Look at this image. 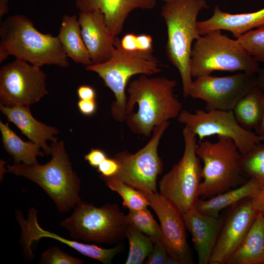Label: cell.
<instances>
[{
    "label": "cell",
    "instance_id": "obj_39",
    "mask_svg": "<svg viewBox=\"0 0 264 264\" xmlns=\"http://www.w3.org/2000/svg\"><path fill=\"white\" fill-rule=\"evenodd\" d=\"M77 92L79 98L81 100H95V91L89 86H80L78 88Z\"/></svg>",
    "mask_w": 264,
    "mask_h": 264
},
{
    "label": "cell",
    "instance_id": "obj_5",
    "mask_svg": "<svg viewBox=\"0 0 264 264\" xmlns=\"http://www.w3.org/2000/svg\"><path fill=\"white\" fill-rule=\"evenodd\" d=\"M110 58L107 62L86 66L103 80L106 86L114 93L115 100L111 105V115L119 122H125L127 98L126 89L130 79L136 74L148 76L161 71L159 62L152 52L130 51L122 48L120 40L116 37Z\"/></svg>",
    "mask_w": 264,
    "mask_h": 264
},
{
    "label": "cell",
    "instance_id": "obj_20",
    "mask_svg": "<svg viewBox=\"0 0 264 264\" xmlns=\"http://www.w3.org/2000/svg\"><path fill=\"white\" fill-rule=\"evenodd\" d=\"M197 26L201 36L210 31L224 30L231 32L237 39L255 28L264 26V7L253 12L233 14L222 11L216 5L213 15L198 22Z\"/></svg>",
    "mask_w": 264,
    "mask_h": 264
},
{
    "label": "cell",
    "instance_id": "obj_19",
    "mask_svg": "<svg viewBox=\"0 0 264 264\" xmlns=\"http://www.w3.org/2000/svg\"><path fill=\"white\" fill-rule=\"evenodd\" d=\"M156 0H76L80 11L96 9L103 14L107 28L114 37L122 31L124 23L130 13L136 9H152Z\"/></svg>",
    "mask_w": 264,
    "mask_h": 264
},
{
    "label": "cell",
    "instance_id": "obj_15",
    "mask_svg": "<svg viewBox=\"0 0 264 264\" xmlns=\"http://www.w3.org/2000/svg\"><path fill=\"white\" fill-rule=\"evenodd\" d=\"M228 208L209 264H225L240 246L258 214L252 206L250 197Z\"/></svg>",
    "mask_w": 264,
    "mask_h": 264
},
{
    "label": "cell",
    "instance_id": "obj_40",
    "mask_svg": "<svg viewBox=\"0 0 264 264\" xmlns=\"http://www.w3.org/2000/svg\"><path fill=\"white\" fill-rule=\"evenodd\" d=\"M257 86L264 92V68L260 69L257 73Z\"/></svg>",
    "mask_w": 264,
    "mask_h": 264
},
{
    "label": "cell",
    "instance_id": "obj_32",
    "mask_svg": "<svg viewBox=\"0 0 264 264\" xmlns=\"http://www.w3.org/2000/svg\"><path fill=\"white\" fill-rule=\"evenodd\" d=\"M152 37L145 34L137 35L133 33H128L120 40L122 48L130 51L152 52Z\"/></svg>",
    "mask_w": 264,
    "mask_h": 264
},
{
    "label": "cell",
    "instance_id": "obj_22",
    "mask_svg": "<svg viewBox=\"0 0 264 264\" xmlns=\"http://www.w3.org/2000/svg\"><path fill=\"white\" fill-rule=\"evenodd\" d=\"M224 264H264V215L258 213L251 228Z\"/></svg>",
    "mask_w": 264,
    "mask_h": 264
},
{
    "label": "cell",
    "instance_id": "obj_7",
    "mask_svg": "<svg viewBox=\"0 0 264 264\" xmlns=\"http://www.w3.org/2000/svg\"><path fill=\"white\" fill-rule=\"evenodd\" d=\"M218 141H199L196 154L203 162L199 197L207 199L243 184L242 154L230 137L217 136Z\"/></svg>",
    "mask_w": 264,
    "mask_h": 264
},
{
    "label": "cell",
    "instance_id": "obj_12",
    "mask_svg": "<svg viewBox=\"0 0 264 264\" xmlns=\"http://www.w3.org/2000/svg\"><path fill=\"white\" fill-rule=\"evenodd\" d=\"M41 67L16 59L0 70V104L8 107L29 106L48 92Z\"/></svg>",
    "mask_w": 264,
    "mask_h": 264
},
{
    "label": "cell",
    "instance_id": "obj_18",
    "mask_svg": "<svg viewBox=\"0 0 264 264\" xmlns=\"http://www.w3.org/2000/svg\"><path fill=\"white\" fill-rule=\"evenodd\" d=\"M186 229L191 234L198 264H209L223 218L204 215L194 207L182 213Z\"/></svg>",
    "mask_w": 264,
    "mask_h": 264
},
{
    "label": "cell",
    "instance_id": "obj_44",
    "mask_svg": "<svg viewBox=\"0 0 264 264\" xmlns=\"http://www.w3.org/2000/svg\"></svg>",
    "mask_w": 264,
    "mask_h": 264
},
{
    "label": "cell",
    "instance_id": "obj_38",
    "mask_svg": "<svg viewBox=\"0 0 264 264\" xmlns=\"http://www.w3.org/2000/svg\"><path fill=\"white\" fill-rule=\"evenodd\" d=\"M95 100L80 99L77 103L78 108L80 112L86 116L93 115L96 110Z\"/></svg>",
    "mask_w": 264,
    "mask_h": 264
},
{
    "label": "cell",
    "instance_id": "obj_4",
    "mask_svg": "<svg viewBox=\"0 0 264 264\" xmlns=\"http://www.w3.org/2000/svg\"><path fill=\"white\" fill-rule=\"evenodd\" d=\"M208 7L206 0H167L162 6L167 30L166 54L179 71L185 98L189 96L193 82L190 66L192 43L201 36L197 17L201 9Z\"/></svg>",
    "mask_w": 264,
    "mask_h": 264
},
{
    "label": "cell",
    "instance_id": "obj_10",
    "mask_svg": "<svg viewBox=\"0 0 264 264\" xmlns=\"http://www.w3.org/2000/svg\"><path fill=\"white\" fill-rule=\"evenodd\" d=\"M169 124V121H167L155 126L150 140L135 154L128 151L117 153L114 158L118 162L119 169L112 177L140 191L157 192V177L163 170L158 147Z\"/></svg>",
    "mask_w": 264,
    "mask_h": 264
},
{
    "label": "cell",
    "instance_id": "obj_2",
    "mask_svg": "<svg viewBox=\"0 0 264 264\" xmlns=\"http://www.w3.org/2000/svg\"><path fill=\"white\" fill-rule=\"evenodd\" d=\"M41 67L54 65L66 67L69 62L57 37L39 32L22 15H14L3 21L0 27V63L8 56Z\"/></svg>",
    "mask_w": 264,
    "mask_h": 264
},
{
    "label": "cell",
    "instance_id": "obj_21",
    "mask_svg": "<svg viewBox=\"0 0 264 264\" xmlns=\"http://www.w3.org/2000/svg\"><path fill=\"white\" fill-rule=\"evenodd\" d=\"M0 110L22 134L32 142L39 145L44 154H50V146L47 145L46 141H57V138L54 136L59 133L57 129L35 119L32 115L29 106L8 107L0 104Z\"/></svg>",
    "mask_w": 264,
    "mask_h": 264
},
{
    "label": "cell",
    "instance_id": "obj_9",
    "mask_svg": "<svg viewBox=\"0 0 264 264\" xmlns=\"http://www.w3.org/2000/svg\"><path fill=\"white\" fill-rule=\"evenodd\" d=\"M184 150L182 157L159 182V194L182 213L194 208L199 198L202 178L200 158L196 154L197 136L186 126L182 131Z\"/></svg>",
    "mask_w": 264,
    "mask_h": 264
},
{
    "label": "cell",
    "instance_id": "obj_27",
    "mask_svg": "<svg viewBox=\"0 0 264 264\" xmlns=\"http://www.w3.org/2000/svg\"><path fill=\"white\" fill-rule=\"evenodd\" d=\"M126 238H128L130 249L126 264H141L152 251L154 242L148 236L132 225L128 227Z\"/></svg>",
    "mask_w": 264,
    "mask_h": 264
},
{
    "label": "cell",
    "instance_id": "obj_24",
    "mask_svg": "<svg viewBox=\"0 0 264 264\" xmlns=\"http://www.w3.org/2000/svg\"><path fill=\"white\" fill-rule=\"evenodd\" d=\"M58 37L66 55L72 61L86 66L93 65L83 41L76 16H64Z\"/></svg>",
    "mask_w": 264,
    "mask_h": 264
},
{
    "label": "cell",
    "instance_id": "obj_35",
    "mask_svg": "<svg viewBox=\"0 0 264 264\" xmlns=\"http://www.w3.org/2000/svg\"><path fill=\"white\" fill-rule=\"evenodd\" d=\"M100 177H110L113 176L118 171L119 164L114 158H106L97 168Z\"/></svg>",
    "mask_w": 264,
    "mask_h": 264
},
{
    "label": "cell",
    "instance_id": "obj_26",
    "mask_svg": "<svg viewBox=\"0 0 264 264\" xmlns=\"http://www.w3.org/2000/svg\"><path fill=\"white\" fill-rule=\"evenodd\" d=\"M264 110V92L257 86L244 96L233 110L239 124L251 131L258 126Z\"/></svg>",
    "mask_w": 264,
    "mask_h": 264
},
{
    "label": "cell",
    "instance_id": "obj_17",
    "mask_svg": "<svg viewBox=\"0 0 264 264\" xmlns=\"http://www.w3.org/2000/svg\"><path fill=\"white\" fill-rule=\"evenodd\" d=\"M81 35L93 64L108 61L114 47L116 37L108 30L104 16L98 10L79 13Z\"/></svg>",
    "mask_w": 264,
    "mask_h": 264
},
{
    "label": "cell",
    "instance_id": "obj_31",
    "mask_svg": "<svg viewBox=\"0 0 264 264\" xmlns=\"http://www.w3.org/2000/svg\"><path fill=\"white\" fill-rule=\"evenodd\" d=\"M236 39L256 61L264 64V26L251 30Z\"/></svg>",
    "mask_w": 264,
    "mask_h": 264
},
{
    "label": "cell",
    "instance_id": "obj_33",
    "mask_svg": "<svg viewBox=\"0 0 264 264\" xmlns=\"http://www.w3.org/2000/svg\"><path fill=\"white\" fill-rule=\"evenodd\" d=\"M40 264H82L83 261L62 251L58 246H53L43 252Z\"/></svg>",
    "mask_w": 264,
    "mask_h": 264
},
{
    "label": "cell",
    "instance_id": "obj_41",
    "mask_svg": "<svg viewBox=\"0 0 264 264\" xmlns=\"http://www.w3.org/2000/svg\"><path fill=\"white\" fill-rule=\"evenodd\" d=\"M255 133L264 139V110L260 122L255 129Z\"/></svg>",
    "mask_w": 264,
    "mask_h": 264
},
{
    "label": "cell",
    "instance_id": "obj_23",
    "mask_svg": "<svg viewBox=\"0 0 264 264\" xmlns=\"http://www.w3.org/2000/svg\"><path fill=\"white\" fill-rule=\"evenodd\" d=\"M263 184L257 179H250L240 186L207 199L198 198L194 208L201 214L219 217V213L238 202L256 194Z\"/></svg>",
    "mask_w": 264,
    "mask_h": 264
},
{
    "label": "cell",
    "instance_id": "obj_28",
    "mask_svg": "<svg viewBox=\"0 0 264 264\" xmlns=\"http://www.w3.org/2000/svg\"><path fill=\"white\" fill-rule=\"evenodd\" d=\"M107 186L117 193L123 199V206L129 210H139L148 208L150 202L146 197L133 187L114 178L100 177Z\"/></svg>",
    "mask_w": 264,
    "mask_h": 264
},
{
    "label": "cell",
    "instance_id": "obj_25",
    "mask_svg": "<svg viewBox=\"0 0 264 264\" xmlns=\"http://www.w3.org/2000/svg\"><path fill=\"white\" fill-rule=\"evenodd\" d=\"M0 130L4 149L14 160V163L36 165L37 156L44 154L39 145L33 142H25L19 137L9 127L8 123L0 121Z\"/></svg>",
    "mask_w": 264,
    "mask_h": 264
},
{
    "label": "cell",
    "instance_id": "obj_13",
    "mask_svg": "<svg viewBox=\"0 0 264 264\" xmlns=\"http://www.w3.org/2000/svg\"><path fill=\"white\" fill-rule=\"evenodd\" d=\"M257 86V73L200 76L193 81L189 96L205 102L206 110H233L238 102Z\"/></svg>",
    "mask_w": 264,
    "mask_h": 264
},
{
    "label": "cell",
    "instance_id": "obj_3",
    "mask_svg": "<svg viewBox=\"0 0 264 264\" xmlns=\"http://www.w3.org/2000/svg\"><path fill=\"white\" fill-rule=\"evenodd\" d=\"M51 160L44 165L14 163L7 172L24 177L39 185L55 203L58 211H69L82 201L81 180L73 171L63 141L52 142Z\"/></svg>",
    "mask_w": 264,
    "mask_h": 264
},
{
    "label": "cell",
    "instance_id": "obj_42",
    "mask_svg": "<svg viewBox=\"0 0 264 264\" xmlns=\"http://www.w3.org/2000/svg\"><path fill=\"white\" fill-rule=\"evenodd\" d=\"M9 0H0V18L8 11V2Z\"/></svg>",
    "mask_w": 264,
    "mask_h": 264
},
{
    "label": "cell",
    "instance_id": "obj_34",
    "mask_svg": "<svg viewBox=\"0 0 264 264\" xmlns=\"http://www.w3.org/2000/svg\"><path fill=\"white\" fill-rule=\"evenodd\" d=\"M168 254L167 247L163 241L157 240L154 242L153 249L144 264H165Z\"/></svg>",
    "mask_w": 264,
    "mask_h": 264
},
{
    "label": "cell",
    "instance_id": "obj_43",
    "mask_svg": "<svg viewBox=\"0 0 264 264\" xmlns=\"http://www.w3.org/2000/svg\"><path fill=\"white\" fill-rule=\"evenodd\" d=\"M165 264H180V263L177 259L169 254Z\"/></svg>",
    "mask_w": 264,
    "mask_h": 264
},
{
    "label": "cell",
    "instance_id": "obj_6",
    "mask_svg": "<svg viewBox=\"0 0 264 264\" xmlns=\"http://www.w3.org/2000/svg\"><path fill=\"white\" fill-rule=\"evenodd\" d=\"M192 78L211 75L215 71L257 73L259 63L239 41L215 30L196 40L190 55Z\"/></svg>",
    "mask_w": 264,
    "mask_h": 264
},
{
    "label": "cell",
    "instance_id": "obj_14",
    "mask_svg": "<svg viewBox=\"0 0 264 264\" xmlns=\"http://www.w3.org/2000/svg\"><path fill=\"white\" fill-rule=\"evenodd\" d=\"M140 192L146 197L150 206L159 220L162 240L168 253L177 259L180 264H194L187 239L182 213L173 202L159 193Z\"/></svg>",
    "mask_w": 264,
    "mask_h": 264
},
{
    "label": "cell",
    "instance_id": "obj_1",
    "mask_svg": "<svg viewBox=\"0 0 264 264\" xmlns=\"http://www.w3.org/2000/svg\"><path fill=\"white\" fill-rule=\"evenodd\" d=\"M176 85L175 80L145 74L130 82L125 122L133 133L149 137L155 126L178 117L182 105L174 95Z\"/></svg>",
    "mask_w": 264,
    "mask_h": 264
},
{
    "label": "cell",
    "instance_id": "obj_8",
    "mask_svg": "<svg viewBox=\"0 0 264 264\" xmlns=\"http://www.w3.org/2000/svg\"><path fill=\"white\" fill-rule=\"evenodd\" d=\"M60 225L69 231L74 240L112 244L126 238L130 225L117 203L97 207L81 201Z\"/></svg>",
    "mask_w": 264,
    "mask_h": 264
},
{
    "label": "cell",
    "instance_id": "obj_11",
    "mask_svg": "<svg viewBox=\"0 0 264 264\" xmlns=\"http://www.w3.org/2000/svg\"><path fill=\"white\" fill-rule=\"evenodd\" d=\"M199 138V141L214 135L231 138L242 155L245 154L264 139L255 132L242 128L232 110H197L192 113L182 110L177 117Z\"/></svg>",
    "mask_w": 264,
    "mask_h": 264
},
{
    "label": "cell",
    "instance_id": "obj_30",
    "mask_svg": "<svg viewBox=\"0 0 264 264\" xmlns=\"http://www.w3.org/2000/svg\"><path fill=\"white\" fill-rule=\"evenodd\" d=\"M241 166L244 176L264 184V144L260 143L245 154H242Z\"/></svg>",
    "mask_w": 264,
    "mask_h": 264
},
{
    "label": "cell",
    "instance_id": "obj_29",
    "mask_svg": "<svg viewBox=\"0 0 264 264\" xmlns=\"http://www.w3.org/2000/svg\"><path fill=\"white\" fill-rule=\"evenodd\" d=\"M126 217L130 225L149 237L154 242L162 240L160 226L154 220L148 208L129 210Z\"/></svg>",
    "mask_w": 264,
    "mask_h": 264
},
{
    "label": "cell",
    "instance_id": "obj_37",
    "mask_svg": "<svg viewBox=\"0 0 264 264\" xmlns=\"http://www.w3.org/2000/svg\"><path fill=\"white\" fill-rule=\"evenodd\" d=\"M250 198L255 210L264 215V184L256 194L250 197Z\"/></svg>",
    "mask_w": 264,
    "mask_h": 264
},
{
    "label": "cell",
    "instance_id": "obj_16",
    "mask_svg": "<svg viewBox=\"0 0 264 264\" xmlns=\"http://www.w3.org/2000/svg\"><path fill=\"white\" fill-rule=\"evenodd\" d=\"M37 210L34 207L28 211L27 220L23 217L21 211L16 212V218L22 231L21 243L26 256L29 260L34 255L31 245L34 241H39L43 238H49L59 241L67 244L84 256L97 260L104 264H110L114 257L123 249L120 243L115 247L106 249L94 244L82 243L74 240H70L53 233L43 229L37 220Z\"/></svg>",
    "mask_w": 264,
    "mask_h": 264
},
{
    "label": "cell",
    "instance_id": "obj_36",
    "mask_svg": "<svg viewBox=\"0 0 264 264\" xmlns=\"http://www.w3.org/2000/svg\"><path fill=\"white\" fill-rule=\"evenodd\" d=\"M107 158L106 153L99 149H91L89 152L84 156L85 160L94 168H97Z\"/></svg>",
    "mask_w": 264,
    "mask_h": 264
}]
</instances>
